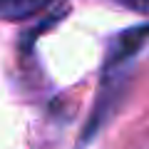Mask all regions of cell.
<instances>
[{
	"label": "cell",
	"instance_id": "obj_1",
	"mask_svg": "<svg viewBox=\"0 0 149 149\" xmlns=\"http://www.w3.org/2000/svg\"><path fill=\"white\" fill-rule=\"evenodd\" d=\"M52 0H0V17L3 20H25L35 13H42Z\"/></svg>",
	"mask_w": 149,
	"mask_h": 149
},
{
	"label": "cell",
	"instance_id": "obj_2",
	"mask_svg": "<svg viewBox=\"0 0 149 149\" xmlns=\"http://www.w3.org/2000/svg\"><path fill=\"white\" fill-rule=\"evenodd\" d=\"M147 37H149V25H144V27H134V30H127L124 35H119V37H117V45H114V50H112L109 62H107V65L122 62L124 57H129L132 52H137Z\"/></svg>",
	"mask_w": 149,
	"mask_h": 149
},
{
	"label": "cell",
	"instance_id": "obj_3",
	"mask_svg": "<svg viewBox=\"0 0 149 149\" xmlns=\"http://www.w3.org/2000/svg\"><path fill=\"white\" fill-rule=\"evenodd\" d=\"M119 5L129 8V10L134 13H144V15H149V0H117Z\"/></svg>",
	"mask_w": 149,
	"mask_h": 149
}]
</instances>
